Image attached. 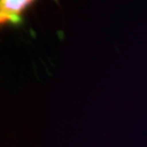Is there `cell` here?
Returning <instances> with one entry per match:
<instances>
[{
	"label": "cell",
	"mask_w": 147,
	"mask_h": 147,
	"mask_svg": "<svg viewBox=\"0 0 147 147\" xmlns=\"http://www.w3.org/2000/svg\"><path fill=\"white\" fill-rule=\"evenodd\" d=\"M36 0H0V27L21 25L24 14Z\"/></svg>",
	"instance_id": "cell-1"
},
{
	"label": "cell",
	"mask_w": 147,
	"mask_h": 147,
	"mask_svg": "<svg viewBox=\"0 0 147 147\" xmlns=\"http://www.w3.org/2000/svg\"><path fill=\"white\" fill-rule=\"evenodd\" d=\"M55 1H56V2H58V1H59V0H55Z\"/></svg>",
	"instance_id": "cell-2"
}]
</instances>
